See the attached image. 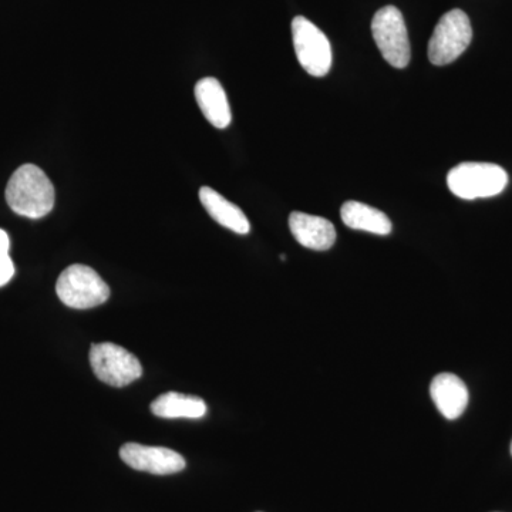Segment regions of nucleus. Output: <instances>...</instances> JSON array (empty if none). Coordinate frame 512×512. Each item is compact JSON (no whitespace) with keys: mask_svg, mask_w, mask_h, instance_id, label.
Instances as JSON below:
<instances>
[{"mask_svg":"<svg viewBox=\"0 0 512 512\" xmlns=\"http://www.w3.org/2000/svg\"><path fill=\"white\" fill-rule=\"evenodd\" d=\"M200 201L212 220L217 221L221 227L231 229L232 232L239 235H247L251 231V224H249L244 211L238 205L232 204L227 198L222 197L220 192L212 190L210 187H202Z\"/></svg>","mask_w":512,"mask_h":512,"instance_id":"12","label":"nucleus"},{"mask_svg":"<svg viewBox=\"0 0 512 512\" xmlns=\"http://www.w3.org/2000/svg\"><path fill=\"white\" fill-rule=\"evenodd\" d=\"M150 409L161 419H202L207 414V404L201 397L175 392L158 396Z\"/></svg>","mask_w":512,"mask_h":512,"instance_id":"13","label":"nucleus"},{"mask_svg":"<svg viewBox=\"0 0 512 512\" xmlns=\"http://www.w3.org/2000/svg\"><path fill=\"white\" fill-rule=\"evenodd\" d=\"M342 221L346 227L357 229V231L370 232V234L386 237L392 232V221L384 212L362 204V202L348 201L340 208Z\"/></svg>","mask_w":512,"mask_h":512,"instance_id":"14","label":"nucleus"},{"mask_svg":"<svg viewBox=\"0 0 512 512\" xmlns=\"http://www.w3.org/2000/svg\"><path fill=\"white\" fill-rule=\"evenodd\" d=\"M10 238L8 232L0 229V259L9 256Z\"/></svg>","mask_w":512,"mask_h":512,"instance_id":"16","label":"nucleus"},{"mask_svg":"<svg viewBox=\"0 0 512 512\" xmlns=\"http://www.w3.org/2000/svg\"><path fill=\"white\" fill-rule=\"evenodd\" d=\"M508 184V174L500 165L463 163L447 175L450 191L461 200H477L501 194Z\"/></svg>","mask_w":512,"mask_h":512,"instance_id":"2","label":"nucleus"},{"mask_svg":"<svg viewBox=\"0 0 512 512\" xmlns=\"http://www.w3.org/2000/svg\"><path fill=\"white\" fill-rule=\"evenodd\" d=\"M372 33L383 59L396 69H404L412 59L409 33L402 12L394 6L377 10Z\"/></svg>","mask_w":512,"mask_h":512,"instance_id":"5","label":"nucleus"},{"mask_svg":"<svg viewBox=\"0 0 512 512\" xmlns=\"http://www.w3.org/2000/svg\"><path fill=\"white\" fill-rule=\"evenodd\" d=\"M89 360L97 379L109 386H128L143 375L140 360L114 343H94Z\"/></svg>","mask_w":512,"mask_h":512,"instance_id":"6","label":"nucleus"},{"mask_svg":"<svg viewBox=\"0 0 512 512\" xmlns=\"http://www.w3.org/2000/svg\"><path fill=\"white\" fill-rule=\"evenodd\" d=\"M195 99L212 126L227 128L231 124L232 114L227 93L224 87L214 77H205L195 86Z\"/></svg>","mask_w":512,"mask_h":512,"instance_id":"11","label":"nucleus"},{"mask_svg":"<svg viewBox=\"0 0 512 512\" xmlns=\"http://www.w3.org/2000/svg\"><path fill=\"white\" fill-rule=\"evenodd\" d=\"M57 296L72 309H92L110 298V288L93 268L72 265L57 279Z\"/></svg>","mask_w":512,"mask_h":512,"instance_id":"3","label":"nucleus"},{"mask_svg":"<svg viewBox=\"0 0 512 512\" xmlns=\"http://www.w3.org/2000/svg\"><path fill=\"white\" fill-rule=\"evenodd\" d=\"M511 454H512V443H511Z\"/></svg>","mask_w":512,"mask_h":512,"instance_id":"17","label":"nucleus"},{"mask_svg":"<svg viewBox=\"0 0 512 512\" xmlns=\"http://www.w3.org/2000/svg\"><path fill=\"white\" fill-rule=\"evenodd\" d=\"M473 40L470 18L460 9L446 13L429 42V60L434 66L453 63L466 52Z\"/></svg>","mask_w":512,"mask_h":512,"instance_id":"4","label":"nucleus"},{"mask_svg":"<svg viewBox=\"0 0 512 512\" xmlns=\"http://www.w3.org/2000/svg\"><path fill=\"white\" fill-rule=\"evenodd\" d=\"M289 228L302 247L313 251H328L336 242V229L332 222L305 212L289 215Z\"/></svg>","mask_w":512,"mask_h":512,"instance_id":"10","label":"nucleus"},{"mask_svg":"<svg viewBox=\"0 0 512 512\" xmlns=\"http://www.w3.org/2000/svg\"><path fill=\"white\" fill-rule=\"evenodd\" d=\"M430 396L441 416L457 420L468 406L470 394L466 383L453 373H440L431 380Z\"/></svg>","mask_w":512,"mask_h":512,"instance_id":"9","label":"nucleus"},{"mask_svg":"<svg viewBox=\"0 0 512 512\" xmlns=\"http://www.w3.org/2000/svg\"><path fill=\"white\" fill-rule=\"evenodd\" d=\"M120 457L128 467L156 476H170L183 471L187 463L177 451L165 447L127 443L120 448Z\"/></svg>","mask_w":512,"mask_h":512,"instance_id":"8","label":"nucleus"},{"mask_svg":"<svg viewBox=\"0 0 512 512\" xmlns=\"http://www.w3.org/2000/svg\"><path fill=\"white\" fill-rule=\"evenodd\" d=\"M293 47L305 72L313 77H323L332 67V46L325 33L311 20L296 16L292 20Z\"/></svg>","mask_w":512,"mask_h":512,"instance_id":"7","label":"nucleus"},{"mask_svg":"<svg viewBox=\"0 0 512 512\" xmlns=\"http://www.w3.org/2000/svg\"><path fill=\"white\" fill-rule=\"evenodd\" d=\"M13 275H15V265H13L10 256H5V258L0 259V288L9 284Z\"/></svg>","mask_w":512,"mask_h":512,"instance_id":"15","label":"nucleus"},{"mask_svg":"<svg viewBox=\"0 0 512 512\" xmlns=\"http://www.w3.org/2000/svg\"><path fill=\"white\" fill-rule=\"evenodd\" d=\"M56 192L45 171L25 164L10 177L6 201L10 210L30 220L46 217L55 207Z\"/></svg>","mask_w":512,"mask_h":512,"instance_id":"1","label":"nucleus"}]
</instances>
